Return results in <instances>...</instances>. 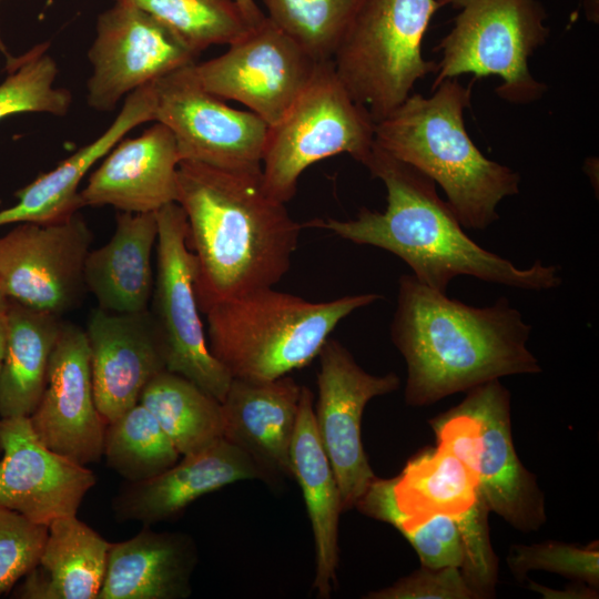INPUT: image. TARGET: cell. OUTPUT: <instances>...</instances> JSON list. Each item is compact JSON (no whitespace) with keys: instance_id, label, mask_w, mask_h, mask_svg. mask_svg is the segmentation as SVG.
Returning <instances> with one entry per match:
<instances>
[{"instance_id":"30bf717a","label":"cell","mask_w":599,"mask_h":599,"mask_svg":"<svg viewBox=\"0 0 599 599\" xmlns=\"http://www.w3.org/2000/svg\"><path fill=\"white\" fill-rule=\"evenodd\" d=\"M194 63L153 82L154 121L172 132L181 161L226 170L262 167L268 125L207 91Z\"/></svg>"},{"instance_id":"b9f144b4","label":"cell","mask_w":599,"mask_h":599,"mask_svg":"<svg viewBox=\"0 0 599 599\" xmlns=\"http://www.w3.org/2000/svg\"><path fill=\"white\" fill-rule=\"evenodd\" d=\"M0 53H2L6 57V59L11 57L9 54L7 45H6V43H4L3 39H2L1 32H0Z\"/></svg>"},{"instance_id":"4fadbf2b","label":"cell","mask_w":599,"mask_h":599,"mask_svg":"<svg viewBox=\"0 0 599 599\" xmlns=\"http://www.w3.org/2000/svg\"><path fill=\"white\" fill-rule=\"evenodd\" d=\"M93 240L84 219L22 222L0 236V285L8 300L61 316L85 291L84 263Z\"/></svg>"},{"instance_id":"83f0119b","label":"cell","mask_w":599,"mask_h":599,"mask_svg":"<svg viewBox=\"0 0 599 599\" xmlns=\"http://www.w3.org/2000/svg\"><path fill=\"white\" fill-rule=\"evenodd\" d=\"M109 548L110 542L77 515L51 521L37 565L48 599H98Z\"/></svg>"},{"instance_id":"4316f807","label":"cell","mask_w":599,"mask_h":599,"mask_svg":"<svg viewBox=\"0 0 599 599\" xmlns=\"http://www.w3.org/2000/svg\"><path fill=\"white\" fill-rule=\"evenodd\" d=\"M61 316L8 300L7 341L0 370V418L29 417L45 386Z\"/></svg>"},{"instance_id":"d6a6232c","label":"cell","mask_w":599,"mask_h":599,"mask_svg":"<svg viewBox=\"0 0 599 599\" xmlns=\"http://www.w3.org/2000/svg\"><path fill=\"white\" fill-rule=\"evenodd\" d=\"M266 17L318 62L333 55L357 0H262Z\"/></svg>"},{"instance_id":"52a82bcc","label":"cell","mask_w":599,"mask_h":599,"mask_svg":"<svg viewBox=\"0 0 599 599\" xmlns=\"http://www.w3.org/2000/svg\"><path fill=\"white\" fill-rule=\"evenodd\" d=\"M458 10L450 31L434 48L441 53L433 88L471 73L499 77L496 94L512 104L538 101L547 85L529 70L528 59L545 44L550 29L539 0H436Z\"/></svg>"},{"instance_id":"3957f363","label":"cell","mask_w":599,"mask_h":599,"mask_svg":"<svg viewBox=\"0 0 599 599\" xmlns=\"http://www.w3.org/2000/svg\"><path fill=\"white\" fill-rule=\"evenodd\" d=\"M530 333L507 297L477 307L403 274L390 338L406 363V404L427 406L505 376L540 373Z\"/></svg>"},{"instance_id":"1f68e13d","label":"cell","mask_w":599,"mask_h":599,"mask_svg":"<svg viewBox=\"0 0 599 599\" xmlns=\"http://www.w3.org/2000/svg\"><path fill=\"white\" fill-rule=\"evenodd\" d=\"M49 48L44 41L19 57L6 59L8 74L0 83V120L27 112L67 115L72 95L54 85L59 69Z\"/></svg>"},{"instance_id":"60d3db41","label":"cell","mask_w":599,"mask_h":599,"mask_svg":"<svg viewBox=\"0 0 599 599\" xmlns=\"http://www.w3.org/2000/svg\"><path fill=\"white\" fill-rule=\"evenodd\" d=\"M7 308L8 301L0 304V370L4 357L6 341H7Z\"/></svg>"},{"instance_id":"8992f818","label":"cell","mask_w":599,"mask_h":599,"mask_svg":"<svg viewBox=\"0 0 599 599\" xmlns=\"http://www.w3.org/2000/svg\"><path fill=\"white\" fill-rule=\"evenodd\" d=\"M436 0H362L333 55L334 70L352 98L376 122L436 72L422 42Z\"/></svg>"},{"instance_id":"277c9868","label":"cell","mask_w":599,"mask_h":599,"mask_svg":"<svg viewBox=\"0 0 599 599\" xmlns=\"http://www.w3.org/2000/svg\"><path fill=\"white\" fill-rule=\"evenodd\" d=\"M471 84L441 81L429 97L412 93L375 123V143L438 184L464 229L486 230L499 220L497 206L518 194L520 175L486 158L465 126Z\"/></svg>"},{"instance_id":"9a60e30c","label":"cell","mask_w":599,"mask_h":599,"mask_svg":"<svg viewBox=\"0 0 599 599\" xmlns=\"http://www.w3.org/2000/svg\"><path fill=\"white\" fill-rule=\"evenodd\" d=\"M51 450L87 466L103 456L105 422L94 400L85 331L64 323L53 347L44 390L29 416Z\"/></svg>"},{"instance_id":"5b68a950","label":"cell","mask_w":599,"mask_h":599,"mask_svg":"<svg viewBox=\"0 0 599 599\" xmlns=\"http://www.w3.org/2000/svg\"><path fill=\"white\" fill-rule=\"evenodd\" d=\"M380 298L365 293L312 302L260 288L204 312L209 348L232 378L276 379L307 366L344 318Z\"/></svg>"},{"instance_id":"836d02e7","label":"cell","mask_w":599,"mask_h":599,"mask_svg":"<svg viewBox=\"0 0 599 599\" xmlns=\"http://www.w3.org/2000/svg\"><path fill=\"white\" fill-rule=\"evenodd\" d=\"M508 566L512 575L522 580L529 571L545 570L575 578L593 588L599 586V550L597 544L578 547L547 541L534 545H514Z\"/></svg>"},{"instance_id":"ac0fdd59","label":"cell","mask_w":599,"mask_h":599,"mask_svg":"<svg viewBox=\"0 0 599 599\" xmlns=\"http://www.w3.org/2000/svg\"><path fill=\"white\" fill-rule=\"evenodd\" d=\"M87 337L97 408L109 424L139 403L144 387L165 368L150 311L89 317Z\"/></svg>"},{"instance_id":"7bdbcfd3","label":"cell","mask_w":599,"mask_h":599,"mask_svg":"<svg viewBox=\"0 0 599 599\" xmlns=\"http://www.w3.org/2000/svg\"><path fill=\"white\" fill-rule=\"evenodd\" d=\"M7 301H8V298H7V296L4 295L3 290H2V287H1V285H0V304L4 303V302H7Z\"/></svg>"},{"instance_id":"ffe728a7","label":"cell","mask_w":599,"mask_h":599,"mask_svg":"<svg viewBox=\"0 0 599 599\" xmlns=\"http://www.w3.org/2000/svg\"><path fill=\"white\" fill-rule=\"evenodd\" d=\"M252 479L266 481L246 453L221 438L202 450L183 455L180 461L152 478L124 481L112 499V510L119 521L151 526L177 516L205 494Z\"/></svg>"},{"instance_id":"484cf974","label":"cell","mask_w":599,"mask_h":599,"mask_svg":"<svg viewBox=\"0 0 599 599\" xmlns=\"http://www.w3.org/2000/svg\"><path fill=\"white\" fill-rule=\"evenodd\" d=\"M395 479V496L380 497L373 517L400 534L433 515L459 516L479 499L476 476L439 446L416 454Z\"/></svg>"},{"instance_id":"f35d334b","label":"cell","mask_w":599,"mask_h":599,"mask_svg":"<svg viewBox=\"0 0 599 599\" xmlns=\"http://www.w3.org/2000/svg\"><path fill=\"white\" fill-rule=\"evenodd\" d=\"M529 588L531 590H535L542 595L544 598H559V599H593L597 598L598 592L595 591V588L579 581L577 586H570L568 589L561 591V590H554L540 585H537L532 581L529 582ZM597 589V588H596Z\"/></svg>"},{"instance_id":"4dcf8cb0","label":"cell","mask_w":599,"mask_h":599,"mask_svg":"<svg viewBox=\"0 0 599 599\" xmlns=\"http://www.w3.org/2000/svg\"><path fill=\"white\" fill-rule=\"evenodd\" d=\"M149 13L197 55L252 30L234 0H126Z\"/></svg>"},{"instance_id":"6da1fadb","label":"cell","mask_w":599,"mask_h":599,"mask_svg":"<svg viewBox=\"0 0 599 599\" xmlns=\"http://www.w3.org/2000/svg\"><path fill=\"white\" fill-rule=\"evenodd\" d=\"M195 256L200 311L265 287L288 272L303 224L271 196L262 167L226 170L181 161L177 200Z\"/></svg>"},{"instance_id":"7c38bea8","label":"cell","mask_w":599,"mask_h":599,"mask_svg":"<svg viewBox=\"0 0 599 599\" xmlns=\"http://www.w3.org/2000/svg\"><path fill=\"white\" fill-rule=\"evenodd\" d=\"M113 1L99 14L88 51L87 101L99 112L113 111L130 93L199 57L145 11L126 0Z\"/></svg>"},{"instance_id":"cb8c5ba5","label":"cell","mask_w":599,"mask_h":599,"mask_svg":"<svg viewBox=\"0 0 599 599\" xmlns=\"http://www.w3.org/2000/svg\"><path fill=\"white\" fill-rule=\"evenodd\" d=\"M156 213L116 215L115 230L84 263L85 288L98 307L112 313L149 309L154 286L152 253L156 246Z\"/></svg>"},{"instance_id":"d4e9b609","label":"cell","mask_w":599,"mask_h":599,"mask_svg":"<svg viewBox=\"0 0 599 599\" xmlns=\"http://www.w3.org/2000/svg\"><path fill=\"white\" fill-rule=\"evenodd\" d=\"M314 395L302 386L296 426L291 445L293 478L303 491L315 544L313 588L328 598L336 582L341 494L331 463L318 437L313 412Z\"/></svg>"},{"instance_id":"2e32d148","label":"cell","mask_w":599,"mask_h":599,"mask_svg":"<svg viewBox=\"0 0 599 599\" xmlns=\"http://www.w3.org/2000/svg\"><path fill=\"white\" fill-rule=\"evenodd\" d=\"M459 405L478 425L474 473L485 505L522 532L538 530L546 522L545 497L515 450L508 389L491 380L466 392Z\"/></svg>"},{"instance_id":"9c48e42d","label":"cell","mask_w":599,"mask_h":599,"mask_svg":"<svg viewBox=\"0 0 599 599\" xmlns=\"http://www.w3.org/2000/svg\"><path fill=\"white\" fill-rule=\"evenodd\" d=\"M156 273L149 311L165 368L222 402L232 377L209 348L194 290L195 256L187 243L186 216L171 203L156 212Z\"/></svg>"},{"instance_id":"7a4b0ae2","label":"cell","mask_w":599,"mask_h":599,"mask_svg":"<svg viewBox=\"0 0 599 599\" xmlns=\"http://www.w3.org/2000/svg\"><path fill=\"white\" fill-rule=\"evenodd\" d=\"M362 164L384 183L386 209L362 207L354 219H316L304 227L325 229L355 244L390 252L410 267L416 280L443 293L460 275L524 291L561 285L558 265L536 261L522 268L478 245L439 196L436 183L376 143Z\"/></svg>"},{"instance_id":"ee69618b","label":"cell","mask_w":599,"mask_h":599,"mask_svg":"<svg viewBox=\"0 0 599 599\" xmlns=\"http://www.w3.org/2000/svg\"><path fill=\"white\" fill-rule=\"evenodd\" d=\"M359 1H362V0H357V4H358Z\"/></svg>"},{"instance_id":"44dd1931","label":"cell","mask_w":599,"mask_h":599,"mask_svg":"<svg viewBox=\"0 0 599 599\" xmlns=\"http://www.w3.org/2000/svg\"><path fill=\"white\" fill-rule=\"evenodd\" d=\"M302 386L285 375L272 380L232 378L224 399L223 438L246 453L266 483L293 478L291 445Z\"/></svg>"},{"instance_id":"ba28073f","label":"cell","mask_w":599,"mask_h":599,"mask_svg":"<svg viewBox=\"0 0 599 599\" xmlns=\"http://www.w3.org/2000/svg\"><path fill=\"white\" fill-rule=\"evenodd\" d=\"M375 143V121L337 77L333 61L322 62L285 115L268 126L262 158L266 192L286 203L298 179L314 163L342 153L363 163Z\"/></svg>"},{"instance_id":"603a6c76","label":"cell","mask_w":599,"mask_h":599,"mask_svg":"<svg viewBox=\"0 0 599 599\" xmlns=\"http://www.w3.org/2000/svg\"><path fill=\"white\" fill-rule=\"evenodd\" d=\"M196 564L190 535L143 526L135 536L110 542L98 599H185Z\"/></svg>"},{"instance_id":"5bb4252c","label":"cell","mask_w":599,"mask_h":599,"mask_svg":"<svg viewBox=\"0 0 599 599\" xmlns=\"http://www.w3.org/2000/svg\"><path fill=\"white\" fill-rule=\"evenodd\" d=\"M315 427L338 485L343 511L355 508L376 478L362 441V418L374 397L398 389L390 372L376 376L364 370L351 352L329 337L319 354Z\"/></svg>"},{"instance_id":"e575fe53","label":"cell","mask_w":599,"mask_h":599,"mask_svg":"<svg viewBox=\"0 0 599 599\" xmlns=\"http://www.w3.org/2000/svg\"><path fill=\"white\" fill-rule=\"evenodd\" d=\"M47 536L48 526L0 505V595L38 565Z\"/></svg>"},{"instance_id":"ab89813d","label":"cell","mask_w":599,"mask_h":599,"mask_svg":"<svg viewBox=\"0 0 599 599\" xmlns=\"http://www.w3.org/2000/svg\"><path fill=\"white\" fill-rule=\"evenodd\" d=\"M247 22L255 27L260 24L266 17L255 3V0H234Z\"/></svg>"},{"instance_id":"7402d4cb","label":"cell","mask_w":599,"mask_h":599,"mask_svg":"<svg viewBox=\"0 0 599 599\" xmlns=\"http://www.w3.org/2000/svg\"><path fill=\"white\" fill-rule=\"evenodd\" d=\"M149 121H154L153 83L126 95L115 119L95 140L17 191V203L0 211V226L58 222L78 213L85 174L130 131Z\"/></svg>"},{"instance_id":"d590c367","label":"cell","mask_w":599,"mask_h":599,"mask_svg":"<svg viewBox=\"0 0 599 599\" xmlns=\"http://www.w3.org/2000/svg\"><path fill=\"white\" fill-rule=\"evenodd\" d=\"M488 512L479 495L470 509L455 517L464 547L460 571L476 598L491 597L497 582V559L489 539Z\"/></svg>"},{"instance_id":"8fae6325","label":"cell","mask_w":599,"mask_h":599,"mask_svg":"<svg viewBox=\"0 0 599 599\" xmlns=\"http://www.w3.org/2000/svg\"><path fill=\"white\" fill-rule=\"evenodd\" d=\"M321 63L265 17L223 54L195 62L194 70L207 91L246 105L272 126L305 90Z\"/></svg>"},{"instance_id":"f1b7e54d","label":"cell","mask_w":599,"mask_h":599,"mask_svg":"<svg viewBox=\"0 0 599 599\" xmlns=\"http://www.w3.org/2000/svg\"><path fill=\"white\" fill-rule=\"evenodd\" d=\"M139 403L151 412L182 456L223 438L221 402L176 373L164 369L154 376Z\"/></svg>"},{"instance_id":"e0dca14e","label":"cell","mask_w":599,"mask_h":599,"mask_svg":"<svg viewBox=\"0 0 599 599\" xmlns=\"http://www.w3.org/2000/svg\"><path fill=\"white\" fill-rule=\"evenodd\" d=\"M0 505L48 526L75 516L97 476L47 447L29 417L0 418Z\"/></svg>"},{"instance_id":"d6986e66","label":"cell","mask_w":599,"mask_h":599,"mask_svg":"<svg viewBox=\"0 0 599 599\" xmlns=\"http://www.w3.org/2000/svg\"><path fill=\"white\" fill-rule=\"evenodd\" d=\"M180 162L172 132L156 122L136 138H123L108 152L80 191L82 207L156 213L176 203Z\"/></svg>"},{"instance_id":"8d00e7d4","label":"cell","mask_w":599,"mask_h":599,"mask_svg":"<svg viewBox=\"0 0 599 599\" xmlns=\"http://www.w3.org/2000/svg\"><path fill=\"white\" fill-rule=\"evenodd\" d=\"M428 568H459L464 561L460 531L454 516L433 515L402 532Z\"/></svg>"},{"instance_id":"74e56055","label":"cell","mask_w":599,"mask_h":599,"mask_svg":"<svg viewBox=\"0 0 599 599\" xmlns=\"http://www.w3.org/2000/svg\"><path fill=\"white\" fill-rule=\"evenodd\" d=\"M368 599H477L459 568L422 566L392 586L365 596Z\"/></svg>"},{"instance_id":"f546056e","label":"cell","mask_w":599,"mask_h":599,"mask_svg":"<svg viewBox=\"0 0 599 599\" xmlns=\"http://www.w3.org/2000/svg\"><path fill=\"white\" fill-rule=\"evenodd\" d=\"M103 456L125 481H142L171 468L181 455L151 412L138 403L105 425Z\"/></svg>"}]
</instances>
